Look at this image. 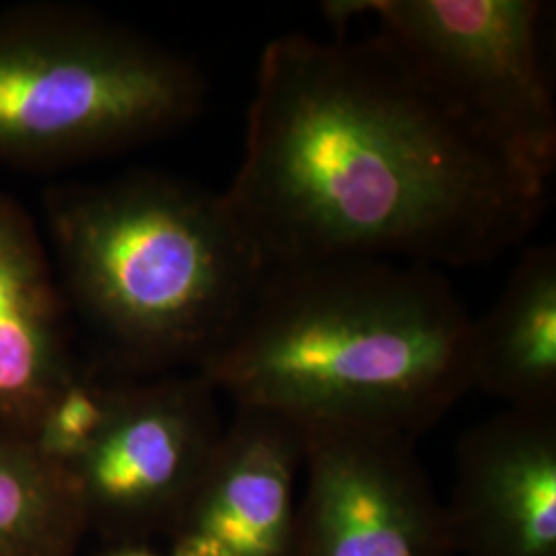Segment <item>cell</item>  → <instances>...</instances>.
Returning <instances> with one entry per match:
<instances>
[{
    "instance_id": "5b68a950",
    "label": "cell",
    "mask_w": 556,
    "mask_h": 556,
    "mask_svg": "<svg viewBox=\"0 0 556 556\" xmlns=\"http://www.w3.org/2000/svg\"><path fill=\"white\" fill-rule=\"evenodd\" d=\"M326 15L379 21V34L457 118L517 167L551 184L556 103L538 0H334Z\"/></svg>"
},
{
    "instance_id": "7c38bea8",
    "label": "cell",
    "mask_w": 556,
    "mask_h": 556,
    "mask_svg": "<svg viewBox=\"0 0 556 556\" xmlns=\"http://www.w3.org/2000/svg\"><path fill=\"white\" fill-rule=\"evenodd\" d=\"M87 526L71 472L0 427V556H73Z\"/></svg>"
},
{
    "instance_id": "52a82bcc",
    "label": "cell",
    "mask_w": 556,
    "mask_h": 556,
    "mask_svg": "<svg viewBox=\"0 0 556 556\" xmlns=\"http://www.w3.org/2000/svg\"><path fill=\"white\" fill-rule=\"evenodd\" d=\"M215 396L199 374L126 383L100 441L71 470L87 523L169 530L225 431Z\"/></svg>"
},
{
    "instance_id": "5bb4252c",
    "label": "cell",
    "mask_w": 556,
    "mask_h": 556,
    "mask_svg": "<svg viewBox=\"0 0 556 556\" xmlns=\"http://www.w3.org/2000/svg\"><path fill=\"white\" fill-rule=\"evenodd\" d=\"M118 556H153L151 553H144V551H128V553H119Z\"/></svg>"
},
{
    "instance_id": "8fae6325",
    "label": "cell",
    "mask_w": 556,
    "mask_h": 556,
    "mask_svg": "<svg viewBox=\"0 0 556 556\" xmlns=\"http://www.w3.org/2000/svg\"><path fill=\"white\" fill-rule=\"evenodd\" d=\"M472 383L511 408L555 410L556 250L528 248L497 303L472 324Z\"/></svg>"
},
{
    "instance_id": "9c48e42d",
    "label": "cell",
    "mask_w": 556,
    "mask_h": 556,
    "mask_svg": "<svg viewBox=\"0 0 556 556\" xmlns=\"http://www.w3.org/2000/svg\"><path fill=\"white\" fill-rule=\"evenodd\" d=\"M445 509L456 555L556 556L555 410L509 408L470 431Z\"/></svg>"
},
{
    "instance_id": "277c9868",
    "label": "cell",
    "mask_w": 556,
    "mask_h": 556,
    "mask_svg": "<svg viewBox=\"0 0 556 556\" xmlns=\"http://www.w3.org/2000/svg\"><path fill=\"white\" fill-rule=\"evenodd\" d=\"M206 85L178 54L96 15L0 20V160L98 155L184 126Z\"/></svg>"
},
{
    "instance_id": "7a4b0ae2",
    "label": "cell",
    "mask_w": 556,
    "mask_h": 556,
    "mask_svg": "<svg viewBox=\"0 0 556 556\" xmlns=\"http://www.w3.org/2000/svg\"><path fill=\"white\" fill-rule=\"evenodd\" d=\"M472 324L438 268L392 260L273 268L197 374L236 408L299 429L417 439L475 388Z\"/></svg>"
},
{
    "instance_id": "4fadbf2b",
    "label": "cell",
    "mask_w": 556,
    "mask_h": 556,
    "mask_svg": "<svg viewBox=\"0 0 556 556\" xmlns=\"http://www.w3.org/2000/svg\"><path fill=\"white\" fill-rule=\"evenodd\" d=\"M124 390L126 383H110L77 367L43 406L29 441L41 456L71 472L100 441Z\"/></svg>"
},
{
    "instance_id": "3957f363",
    "label": "cell",
    "mask_w": 556,
    "mask_h": 556,
    "mask_svg": "<svg viewBox=\"0 0 556 556\" xmlns=\"http://www.w3.org/2000/svg\"><path fill=\"white\" fill-rule=\"evenodd\" d=\"M46 217L64 301L126 369L202 367L266 273L225 194L165 174L56 188Z\"/></svg>"
},
{
    "instance_id": "6da1fadb",
    "label": "cell",
    "mask_w": 556,
    "mask_h": 556,
    "mask_svg": "<svg viewBox=\"0 0 556 556\" xmlns=\"http://www.w3.org/2000/svg\"><path fill=\"white\" fill-rule=\"evenodd\" d=\"M551 184L498 153L378 34L268 41L225 200L264 270L332 260L484 264L528 238Z\"/></svg>"
},
{
    "instance_id": "30bf717a",
    "label": "cell",
    "mask_w": 556,
    "mask_h": 556,
    "mask_svg": "<svg viewBox=\"0 0 556 556\" xmlns=\"http://www.w3.org/2000/svg\"><path fill=\"white\" fill-rule=\"evenodd\" d=\"M64 305L34 223L0 190V427L25 438L79 367Z\"/></svg>"
},
{
    "instance_id": "ba28073f",
    "label": "cell",
    "mask_w": 556,
    "mask_h": 556,
    "mask_svg": "<svg viewBox=\"0 0 556 556\" xmlns=\"http://www.w3.org/2000/svg\"><path fill=\"white\" fill-rule=\"evenodd\" d=\"M303 431L238 408L169 534L174 556H293Z\"/></svg>"
},
{
    "instance_id": "8992f818",
    "label": "cell",
    "mask_w": 556,
    "mask_h": 556,
    "mask_svg": "<svg viewBox=\"0 0 556 556\" xmlns=\"http://www.w3.org/2000/svg\"><path fill=\"white\" fill-rule=\"evenodd\" d=\"M303 431L293 556H456L415 441L351 427Z\"/></svg>"
}]
</instances>
